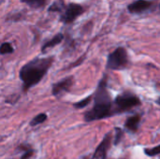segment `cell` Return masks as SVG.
<instances>
[{"label": "cell", "mask_w": 160, "mask_h": 159, "mask_svg": "<svg viewBox=\"0 0 160 159\" xmlns=\"http://www.w3.org/2000/svg\"><path fill=\"white\" fill-rule=\"evenodd\" d=\"M113 101L108 89V77L104 75L99 81L94 94L93 107L85 112L83 118L85 122L100 121L114 116Z\"/></svg>", "instance_id": "6da1fadb"}, {"label": "cell", "mask_w": 160, "mask_h": 159, "mask_svg": "<svg viewBox=\"0 0 160 159\" xmlns=\"http://www.w3.org/2000/svg\"><path fill=\"white\" fill-rule=\"evenodd\" d=\"M53 57H43V58H34L24 64L20 71L19 78L22 82V89L27 92L29 89L38 85L41 80L48 73L53 63Z\"/></svg>", "instance_id": "7a4b0ae2"}, {"label": "cell", "mask_w": 160, "mask_h": 159, "mask_svg": "<svg viewBox=\"0 0 160 159\" xmlns=\"http://www.w3.org/2000/svg\"><path fill=\"white\" fill-rule=\"evenodd\" d=\"M142 104L141 99L135 94L130 91H125L118 95L113 100L114 114H122L131 111L132 109L139 107Z\"/></svg>", "instance_id": "3957f363"}, {"label": "cell", "mask_w": 160, "mask_h": 159, "mask_svg": "<svg viewBox=\"0 0 160 159\" xmlns=\"http://www.w3.org/2000/svg\"><path fill=\"white\" fill-rule=\"evenodd\" d=\"M129 65V58L127 50L124 47L116 48L108 55L106 68L112 70L126 69Z\"/></svg>", "instance_id": "277c9868"}, {"label": "cell", "mask_w": 160, "mask_h": 159, "mask_svg": "<svg viewBox=\"0 0 160 159\" xmlns=\"http://www.w3.org/2000/svg\"><path fill=\"white\" fill-rule=\"evenodd\" d=\"M84 11L82 6L77 3H69L66 6L64 11L60 15V21L65 23H71L73 22L79 16H81Z\"/></svg>", "instance_id": "5b68a950"}, {"label": "cell", "mask_w": 160, "mask_h": 159, "mask_svg": "<svg viewBox=\"0 0 160 159\" xmlns=\"http://www.w3.org/2000/svg\"><path fill=\"white\" fill-rule=\"evenodd\" d=\"M73 81H74L73 77L69 76V77H66V78L58 81L57 82L53 83V85L52 86V96L55 97H61L66 93L69 92V90L71 89V87L73 85Z\"/></svg>", "instance_id": "8992f818"}, {"label": "cell", "mask_w": 160, "mask_h": 159, "mask_svg": "<svg viewBox=\"0 0 160 159\" xmlns=\"http://www.w3.org/2000/svg\"><path fill=\"white\" fill-rule=\"evenodd\" d=\"M112 133L109 132L105 135L101 142L98 144V146L96 148V151L91 159H107L108 152L110 150V147L112 145V136H111Z\"/></svg>", "instance_id": "52a82bcc"}, {"label": "cell", "mask_w": 160, "mask_h": 159, "mask_svg": "<svg viewBox=\"0 0 160 159\" xmlns=\"http://www.w3.org/2000/svg\"><path fill=\"white\" fill-rule=\"evenodd\" d=\"M155 2L150 0H136L130 3L128 7V9L132 14H142L145 11L153 9L155 7Z\"/></svg>", "instance_id": "ba28073f"}, {"label": "cell", "mask_w": 160, "mask_h": 159, "mask_svg": "<svg viewBox=\"0 0 160 159\" xmlns=\"http://www.w3.org/2000/svg\"><path fill=\"white\" fill-rule=\"evenodd\" d=\"M141 121H142V115L138 114V113L128 117V119L125 122V126H124L125 130L131 134L136 133L140 127Z\"/></svg>", "instance_id": "9c48e42d"}, {"label": "cell", "mask_w": 160, "mask_h": 159, "mask_svg": "<svg viewBox=\"0 0 160 159\" xmlns=\"http://www.w3.org/2000/svg\"><path fill=\"white\" fill-rule=\"evenodd\" d=\"M64 38H65V37H64V35H63L62 33L56 34L52 38H51V39L48 40V41H46V42L42 45V47H41V52H47L49 49L55 47L56 45L60 44V43L64 40Z\"/></svg>", "instance_id": "30bf717a"}, {"label": "cell", "mask_w": 160, "mask_h": 159, "mask_svg": "<svg viewBox=\"0 0 160 159\" xmlns=\"http://www.w3.org/2000/svg\"><path fill=\"white\" fill-rule=\"evenodd\" d=\"M67 5H65L64 0H56L48 8L49 12H63Z\"/></svg>", "instance_id": "8fae6325"}, {"label": "cell", "mask_w": 160, "mask_h": 159, "mask_svg": "<svg viewBox=\"0 0 160 159\" xmlns=\"http://www.w3.org/2000/svg\"><path fill=\"white\" fill-rule=\"evenodd\" d=\"M21 2L28 5L32 8H41L46 5L47 0H22Z\"/></svg>", "instance_id": "7c38bea8"}, {"label": "cell", "mask_w": 160, "mask_h": 159, "mask_svg": "<svg viewBox=\"0 0 160 159\" xmlns=\"http://www.w3.org/2000/svg\"><path fill=\"white\" fill-rule=\"evenodd\" d=\"M19 149H22L23 151V154L22 155L21 159H31L32 157L34 156V154H35V150L32 147H30L28 145H25V144L20 145Z\"/></svg>", "instance_id": "4fadbf2b"}, {"label": "cell", "mask_w": 160, "mask_h": 159, "mask_svg": "<svg viewBox=\"0 0 160 159\" xmlns=\"http://www.w3.org/2000/svg\"><path fill=\"white\" fill-rule=\"evenodd\" d=\"M48 119V115L46 113H39L38 115H36L31 121H30V126L31 127H37L38 125L43 124L44 122H46Z\"/></svg>", "instance_id": "5bb4252c"}, {"label": "cell", "mask_w": 160, "mask_h": 159, "mask_svg": "<svg viewBox=\"0 0 160 159\" xmlns=\"http://www.w3.org/2000/svg\"><path fill=\"white\" fill-rule=\"evenodd\" d=\"M113 135L114 136H113V139H112V143H113L114 146H116L122 142V140L124 138V130L122 128H120V127H115Z\"/></svg>", "instance_id": "9a60e30c"}, {"label": "cell", "mask_w": 160, "mask_h": 159, "mask_svg": "<svg viewBox=\"0 0 160 159\" xmlns=\"http://www.w3.org/2000/svg\"><path fill=\"white\" fill-rule=\"evenodd\" d=\"M93 98H94V96H88L87 97H85V98H83V99H82V100H80V101L74 103L73 106H74V108H76V109H82V108H85V107H87V106L91 103V101H92Z\"/></svg>", "instance_id": "2e32d148"}, {"label": "cell", "mask_w": 160, "mask_h": 159, "mask_svg": "<svg viewBox=\"0 0 160 159\" xmlns=\"http://www.w3.org/2000/svg\"><path fill=\"white\" fill-rule=\"evenodd\" d=\"M13 52H14V48L11 45V43H9V42H3L2 43L1 49H0V52H1L2 55L12 53Z\"/></svg>", "instance_id": "e0dca14e"}, {"label": "cell", "mask_w": 160, "mask_h": 159, "mask_svg": "<svg viewBox=\"0 0 160 159\" xmlns=\"http://www.w3.org/2000/svg\"><path fill=\"white\" fill-rule=\"evenodd\" d=\"M144 154L147 157H150L158 156V155H160V144L158 145V146L153 147V148H145L144 149Z\"/></svg>", "instance_id": "ac0fdd59"}, {"label": "cell", "mask_w": 160, "mask_h": 159, "mask_svg": "<svg viewBox=\"0 0 160 159\" xmlns=\"http://www.w3.org/2000/svg\"><path fill=\"white\" fill-rule=\"evenodd\" d=\"M22 19V13H14L12 14L10 17H8V21H14V22H17V21H21Z\"/></svg>", "instance_id": "d6986e66"}, {"label": "cell", "mask_w": 160, "mask_h": 159, "mask_svg": "<svg viewBox=\"0 0 160 159\" xmlns=\"http://www.w3.org/2000/svg\"><path fill=\"white\" fill-rule=\"evenodd\" d=\"M157 103H158V105L160 106V97H158V100H157Z\"/></svg>", "instance_id": "ffe728a7"}, {"label": "cell", "mask_w": 160, "mask_h": 159, "mask_svg": "<svg viewBox=\"0 0 160 159\" xmlns=\"http://www.w3.org/2000/svg\"><path fill=\"white\" fill-rule=\"evenodd\" d=\"M81 159H87V158H85V157H83V158H81Z\"/></svg>", "instance_id": "44dd1931"}, {"label": "cell", "mask_w": 160, "mask_h": 159, "mask_svg": "<svg viewBox=\"0 0 160 159\" xmlns=\"http://www.w3.org/2000/svg\"><path fill=\"white\" fill-rule=\"evenodd\" d=\"M159 8H160V4H159Z\"/></svg>", "instance_id": "7402d4cb"}]
</instances>
